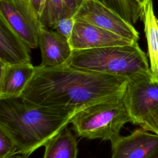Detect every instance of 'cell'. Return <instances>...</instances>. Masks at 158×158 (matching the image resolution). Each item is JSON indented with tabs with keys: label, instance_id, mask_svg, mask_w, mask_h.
Returning <instances> with one entry per match:
<instances>
[{
	"label": "cell",
	"instance_id": "cell-1",
	"mask_svg": "<svg viewBox=\"0 0 158 158\" xmlns=\"http://www.w3.org/2000/svg\"><path fill=\"white\" fill-rule=\"evenodd\" d=\"M35 69L21 98L35 105L75 114L97 102L122 98L128 79L77 70L66 64Z\"/></svg>",
	"mask_w": 158,
	"mask_h": 158
},
{
	"label": "cell",
	"instance_id": "cell-2",
	"mask_svg": "<svg viewBox=\"0 0 158 158\" xmlns=\"http://www.w3.org/2000/svg\"><path fill=\"white\" fill-rule=\"evenodd\" d=\"M75 114L35 105L21 97L0 100V128L26 158L65 128Z\"/></svg>",
	"mask_w": 158,
	"mask_h": 158
},
{
	"label": "cell",
	"instance_id": "cell-3",
	"mask_svg": "<svg viewBox=\"0 0 158 158\" xmlns=\"http://www.w3.org/2000/svg\"><path fill=\"white\" fill-rule=\"evenodd\" d=\"M80 70L117 77H130L150 69L146 54L138 43L123 46L73 50L65 63Z\"/></svg>",
	"mask_w": 158,
	"mask_h": 158
},
{
	"label": "cell",
	"instance_id": "cell-4",
	"mask_svg": "<svg viewBox=\"0 0 158 158\" xmlns=\"http://www.w3.org/2000/svg\"><path fill=\"white\" fill-rule=\"evenodd\" d=\"M127 122L131 119L123 97L89 106L77 112L70 121L78 136L110 141L120 136V131Z\"/></svg>",
	"mask_w": 158,
	"mask_h": 158
},
{
	"label": "cell",
	"instance_id": "cell-5",
	"mask_svg": "<svg viewBox=\"0 0 158 158\" xmlns=\"http://www.w3.org/2000/svg\"><path fill=\"white\" fill-rule=\"evenodd\" d=\"M123 101L131 122L139 126L145 117L158 107V77L149 69L128 78Z\"/></svg>",
	"mask_w": 158,
	"mask_h": 158
},
{
	"label": "cell",
	"instance_id": "cell-6",
	"mask_svg": "<svg viewBox=\"0 0 158 158\" xmlns=\"http://www.w3.org/2000/svg\"><path fill=\"white\" fill-rule=\"evenodd\" d=\"M75 21L85 22L136 43L139 33L134 26L99 0H78L73 15Z\"/></svg>",
	"mask_w": 158,
	"mask_h": 158
},
{
	"label": "cell",
	"instance_id": "cell-7",
	"mask_svg": "<svg viewBox=\"0 0 158 158\" xmlns=\"http://www.w3.org/2000/svg\"><path fill=\"white\" fill-rule=\"evenodd\" d=\"M0 17L30 49L38 46V33L41 24L29 0H0Z\"/></svg>",
	"mask_w": 158,
	"mask_h": 158
},
{
	"label": "cell",
	"instance_id": "cell-8",
	"mask_svg": "<svg viewBox=\"0 0 158 158\" xmlns=\"http://www.w3.org/2000/svg\"><path fill=\"white\" fill-rule=\"evenodd\" d=\"M111 158H156L158 135L143 128L110 141Z\"/></svg>",
	"mask_w": 158,
	"mask_h": 158
},
{
	"label": "cell",
	"instance_id": "cell-9",
	"mask_svg": "<svg viewBox=\"0 0 158 158\" xmlns=\"http://www.w3.org/2000/svg\"><path fill=\"white\" fill-rule=\"evenodd\" d=\"M69 41L72 50H84L135 43L101 28L80 21H75Z\"/></svg>",
	"mask_w": 158,
	"mask_h": 158
},
{
	"label": "cell",
	"instance_id": "cell-10",
	"mask_svg": "<svg viewBox=\"0 0 158 158\" xmlns=\"http://www.w3.org/2000/svg\"><path fill=\"white\" fill-rule=\"evenodd\" d=\"M38 46L41 54V67H56L65 64L72 49L69 41L55 30L41 26L38 33Z\"/></svg>",
	"mask_w": 158,
	"mask_h": 158
},
{
	"label": "cell",
	"instance_id": "cell-11",
	"mask_svg": "<svg viewBox=\"0 0 158 158\" xmlns=\"http://www.w3.org/2000/svg\"><path fill=\"white\" fill-rule=\"evenodd\" d=\"M0 100L20 98L36 70L31 62L15 65L0 63Z\"/></svg>",
	"mask_w": 158,
	"mask_h": 158
},
{
	"label": "cell",
	"instance_id": "cell-12",
	"mask_svg": "<svg viewBox=\"0 0 158 158\" xmlns=\"http://www.w3.org/2000/svg\"><path fill=\"white\" fill-rule=\"evenodd\" d=\"M30 48L0 17V63L8 65L30 63Z\"/></svg>",
	"mask_w": 158,
	"mask_h": 158
},
{
	"label": "cell",
	"instance_id": "cell-13",
	"mask_svg": "<svg viewBox=\"0 0 158 158\" xmlns=\"http://www.w3.org/2000/svg\"><path fill=\"white\" fill-rule=\"evenodd\" d=\"M141 19L148 43V54L151 72L158 77V19L154 11L152 0L143 6Z\"/></svg>",
	"mask_w": 158,
	"mask_h": 158
},
{
	"label": "cell",
	"instance_id": "cell-14",
	"mask_svg": "<svg viewBox=\"0 0 158 158\" xmlns=\"http://www.w3.org/2000/svg\"><path fill=\"white\" fill-rule=\"evenodd\" d=\"M44 146L43 158H77L76 138L67 127L48 141Z\"/></svg>",
	"mask_w": 158,
	"mask_h": 158
},
{
	"label": "cell",
	"instance_id": "cell-15",
	"mask_svg": "<svg viewBox=\"0 0 158 158\" xmlns=\"http://www.w3.org/2000/svg\"><path fill=\"white\" fill-rule=\"evenodd\" d=\"M78 0H46L40 21L42 26L53 29L63 17H73Z\"/></svg>",
	"mask_w": 158,
	"mask_h": 158
},
{
	"label": "cell",
	"instance_id": "cell-16",
	"mask_svg": "<svg viewBox=\"0 0 158 158\" xmlns=\"http://www.w3.org/2000/svg\"><path fill=\"white\" fill-rule=\"evenodd\" d=\"M133 25L142 15L143 7L137 0H99Z\"/></svg>",
	"mask_w": 158,
	"mask_h": 158
},
{
	"label": "cell",
	"instance_id": "cell-17",
	"mask_svg": "<svg viewBox=\"0 0 158 158\" xmlns=\"http://www.w3.org/2000/svg\"><path fill=\"white\" fill-rule=\"evenodd\" d=\"M0 158H10L18 154L17 148L12 138L0 128Z\"/></svg>",
	"mask_w": 158,
	"mask_h": 158
},
{
	"label": "cell",
	"instance_id": "cell-18",
	"mask_svg": "<svg viewBox=\"0 0 158 158\" xmlns=\"http://www.w3.org/2000/svg\"><path fill=\"white\" fill-rule=\"evenodd\" d=\"M75 22V20L73 17H63L57 21L52 30H55V31L69 40Z\"/></svg>",
	"mask_w": 158,
	"mask_h": 158
},
{
	"label": "cell",
	"instance_id": "cell-19",
	"mask_svg": "<svg viewBox=\"0 0 158 158\" xmlns=\"http://www.w3.org/2000/svg\"><path fill=\"white\" fill-rule=\"evenodd\" d=\"M139 127L158 135V107L153 109L145 117Z\"/></svg>",
	"mask_w": 158,
	"mask_h": 158
},
{
	"label": "cell",
	"instance_id": "cell-20",
	"mask_svg": "<svg viewBox=\"0 0 158 158\" xmlns=\"http://www.w3.org/2000/svg\"><path fill=\"white\" fill-rule=\"evenodd\" d=\"M29 1L33 11L35 12L36 15L39 17L41 0H29Z\"/></svg>",
	"mask_w": 158,
	"mask_h": 158
},
{
	"label": "cell",
	"instance_id": "cell-21",
	"mask_svg": "<svg viewBox=\"0 0 158 158\" xmlns=\"http://www.w3.org/2000/svg\"><path fill=\"white\" fill-rule=\"evenodd\" d=\"M138 2H139V4L141 5V6L143 7V6L146 4L147 3V2H148L149 0H137Z\"/></svg>",
	"mask_w": 158,
	"mask_h": 158
},
{
	"label": "cell",
	"instance_id": "cell-22",
	"mask_svg": "<svg viewBox=\"0 0 158 158\" xmlns=\"http://www.w3.org/2000/svg\"><path fill=\"white\" fill-rule=\"evenodd\" d=\"M10 158H26V157H25L23 156H21L20 154H16V155L11 157Z\"/></svg>",
	"mask_w": 158,
	"mask_h": 158
}]
</instances>
